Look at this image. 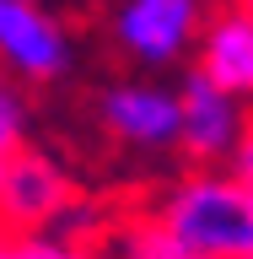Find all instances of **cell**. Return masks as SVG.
Segmentation results:
<instances>
[{
	"label": "cell",
	"mask_w": 253,
	"mask_h": 259,
	"mask_svg": "<svg viewBox=\"0 0 253 259\" xmlns=\"http://www.w3.org/2000/svg\"><path fill=\"white\" fill-rule=\"evenodd\" d=\"M97 205H86L76 167L60 151L22 141L0 167V232L27 238V232H70V238H92L86 216Z\"/></svg>",
	"instance_id": "obj_2"
},
{
	"label": "cell",
	"mask_w": 253,
	"mask_h": 259,
	"mask_svg": "<svg viewBox=\"0 0 253 259\" xmlns=\"http://www.w3.org/2000/svg\"><path fill=\"white\" fill-rule=\"evenodd\" d=\"M253 103L210 87L199 70H183L178 81V157L189 167H221L232 162L242 130H248Z\"/></svg>",
	"instance_id": "obj_6"
},
{
	"label": "cell",
	"mask_w": 253,
	"mask_h": 259,
	"mask_svg": "<svg viewBox=\"0 0 253 259\" xmlns=\"http://www.w3.org/2000/svg\"><path fill=\"white\" fill-rule=\"evenodd\" d=\"M32 130V108H27V87H16L6 70H0V162L11 157L16 146L27 141Z\"/></svg>",
	"instance_id": "obj_8"
},
{
	"label": "cell",
	"mask_w": 253,
	"mask_h": 259,
	"mask_svg": "<svg viewBox=\"0 0 253 259\" xmlns=\"http://www.w3.org/2000/svg\"><path fill=\"white\" fill-rule=\"evenodd\" d=\"M216 0H119L113 6V49L135 70H173L194 54Z\"/></svg>",
	"instance_id": "obj_3"
},
{
	"label": "cell",
	"mask_w": 253,
	"mask_h": 259,
	"mask_svg": "<svg viewBox=\"0 0 253 259\" xmlns=\"http://www.w3.org/2000/svg\"><path fill=\"white\" fill-rule=\"evenodd\" d=\"M189 259H253V189L232 162L178 167L140 200Z\"/></svg>",
	"instance_id": "obj_1"
},
{
	"label": "cell",
	"mask_w": 253,
	"mask_h": 259,
	"mask_svg": "<svg viewBox=\"0 0 253 259\" xmlns=\"http://www.w3.org/2000/svg\"><path fill=\"white\" fill-rule=\"evenodd\" d=\"M97 124L113 146L167 157L178 151V87L157 76H124L97 92Z\"/></svg>",
	"instance_id": "obj_5"
},
{
	"label": "cell",
	"mask_w": 253,
	"mask_h": 259,
	"mask_svg": "<svg viewBox=\"0 0 253 259\" xmlns=\"http://www.w3.org/2000/svg\"><path fill=\"white\" fill-rule=\"evenodd\" d=\"M76 65V38L43 0H0V70L16 87H54Z\"/></svg>",
	"instance_id": "obj_4"
},
{
	"label": "cell",
	"mask_w": 253,
	"mask_h": 259,
	"mask_svg": "<svg viewBox=\"0 0 253 259\" xmlns=\"http://www.w3.org/2000/svg\"><path fill=\"white\" fill-rule=\"evenodd\" d=\"M232 167H237V178H248V189H253V113H248V130H242L237 151H232Z\"/></svg>",
	"instance_id": "obj_9"
},
{
	"label": "cell",
	"mask_w": 253,
	"mask_h": 259,
	"mask_svg": "<svg viewBox=\"0 0 253 259\" xmlns=\"http://www.w3.org/2000/svg\"><path fill=\"white\" fill-rule=\"evenodd\" d=\"M189 70H199L210 87L253 103V6H242V0H216L210 6L205 27L194 38Z\"/></svg>",
	"instance_id": "obj_7"
},
{
	"label": "cell",
	"mask_w": 253,
	"mask_h": 259,
	"mask_svg": "<svg viewBox=\"0 0 253 259\" xmlns=\"http://www.w3.org/2000/svg\"><path fill=\"white\" fill-rule=\"evenodd\" d=\"M0 259H16V238L11 232H0Z\"/></svg>",
	"instance_id": "obj_10"
}]
</instances>
